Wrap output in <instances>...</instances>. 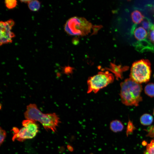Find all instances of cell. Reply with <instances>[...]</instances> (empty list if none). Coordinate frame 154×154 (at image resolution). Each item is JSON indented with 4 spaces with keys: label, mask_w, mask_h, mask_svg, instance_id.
I'll return each instance as SVG.
<instances>
[{
    "label": "cell",
    "mask_w": 154,
    "mask_h": 154,
    "mask_svg": "<svg viewBox=\"0 0 154 154\" xmlns=\"http://www.w3.org/2000/svg\"><path fill=\"white\" fill-rule=\"evenodd\" d=\"M110 127L113 132L116 133L121 131L123 129L124 126L120 121L116 119L110 122Z\"/></svg>",
    "instance_id": "obj_10"
},
{
    "label": "cell",
    "mask_w": 154,
    "mask_h": 154,
    "mask_svg": "<svg viewBox=\"0 0 154 154\" xmlns=\"http://www.w3.org/2000/svg\"><path fill=\"white\" fill-rule=\"evenodd\" d=\"M0 144L1 145L3 142L6 136V131L1 127L0 128Z\"/></svg>",
    "instance_id": "obj_18"
},
{
    "label": "cell",
    "mask_w": 154,
    "mask_h": 154,
    "mask_svg": "<svg viewBox=\"0 0 154 154\" xmlns=\"http://www.w3.org/2000/svg\"><path fill=\"white\" fill-rule=\"evenodd\" d=\"M142 144L144 145H147V143L145 141H143L142 142Z\"/></svg>",
    "instance_id": "obj_22"
},
{
    "label": "cell",
    "mask_w": 154,
    "mask_h": 154,
    "mask_svg": "<svg viewBox=\"0 0 154 154\" xmlns=\"http://www.w3.org/2000/svg\"><path fill=\"white\" fill-rule=\"evenodd\" d=\"M145 94L150 97H154V83H150L146 85L144 88Z\"/></svg>",
    "instance_id": "obj_15"
},
{
    "label": "cell",
    "mask_w": 154,
    "mask_h": 154,
    "mask_svg": "<svg viewBox=\"0 0 154 154\" xmlns=\"http://www.w3.org/2000/svg\"><path fill=\"white\" fill-rule=\"evenodd\" d=\"M72 68L70 66H66L64 69V70L66 74H69L72 71Z\"/></svg>",
    "instance_id": "obj_20"
},
{
    "label": "cell",
    "mask_w": 154,
    "mask_h": 154,
    "mask_svg": "<svg viewBox=\"0 0 154 154\" xmlns=\"http://www.w3.org/2000/svg\"><path fill=\"white\" fill-rule=\"evenodd\" d=\"M144 154H154V140H152L146 146Z\"/></svg>",
    "instance_id": "obj_16"
},
{
    "label": "cell",
    "mask_w": 154,
    "mask_h": 154,
    "mask_svg": "<svg viewBox=\"0 0 154 154\" xmlns=\"http://www.w3.org/2000/svg\"><path fill=\"white\" fill-rule=\"evenodd\" d=\"M114 77L109 71L99 72L97 74L88 78L87 83V92L97 93L101 89L113 82Z\"/></svg>",
    "instance_id": "obj_5"
},
{
    "label": "cell",
    "mask_w": 154,
    "mask_h": 154,
    "mask_svg": "<svg viewBox=\"0 0 154 154\" xmlns=\"http://www.w3.org/2000/svg\"><path fill=\"white\" fill-rule=\"evenodd\" d=\"M92 27L91 23L85 18L75 17L67 21L64 29L70 35L84 36L90 32Z\"/></svg>",
    "instance_id": "obj_4"
},
{
    "label": "cell",
    "mask_w": 154,
    "mask_h": 154,
    "mask_svg": "<svg viewBox=\"0 0 154 154\" xmlns=\"http://www.w3.org/2000/svg\"><path fill=\"white\" fill-rule=\"evenodd\" d=\"M152 25L149 21L147 19L143 21L142 23L143 27L147 30L149 29Z\"/></svg>",
    "instance_id": "obj_19"
},
{
    "label": "cell",
    "mask_w": 154,
    "mask_h": 154,
    "mask_svg": "<svg viewBox=\"0 0 154 154\" xmlns=\"http://www.w3.org/2000/svg\"><path fill=\"white\" fill-rule=\"evenodd\" d=\"M120 85L119 95L122 103L128 106H138L142 100L141 95L142 87L141 84L130 78L125 79Z\"/></svg>",
    "instance_id": "obj_2"
},
{
    "label": "cell",
    "mask_w": 154,
    "mask_h": 154,
    "mask_svg": "<svg viewBox=\"0 0 154 154\" xmlns=\"http://www.w3.org/2000/svg\"><path fill=\"white\" fill-rule=\"evenodd\" d=\"M141 124L143 125H149L152 123L153 117L152 116L149 114H145L142 115L140 119Z\"/></svg>",
    "instance_id": "obj_12"
},
{
    "label": "cell",
    "mask_w": 154,
    "mask_h": 154,
    "mask_svg": "<svg viewBox=\"0 0 154 154\" xmlns=\"http://www.w3.org/2000/svg\"><path fill=\"white\" fill-rule=\"evenodd\" d=\"M131 18L133 22L136 24H139L144 19L143 16L137 10H135L132 12Z\"/></svg>",
    "instance_id": "obj_13"
},
{
    "label": "cell",
    "mask_w": 154,
    "mask_h": 154,
    "mask_svg": "<svg viewBox=\"0 0 154 154\" xmlns=\"http://www.w3.org/2000/svg\"><path fill=\"white\" fill-rule=\"evenodd\" d=\"M30 0H21L20 1L21 2L28 3Z\"/></svg>",
    "instance_id": "obj_21"
},
{
    "label": "cell",
    "mask_w": 154,
    "mask_h": 154,
    "mask_svg": "<svg viewBox=\"0 0 154 154\" xmlns=\"http://www.w3.org/2000/svg\"><path fill=\"white\" fill-rule=\"evenodd\" d=\"M5 3L7 8L9 9H13L17 5V1L15 0H7L5 1Z\"/></svg>",
    "instance_id": "obj_17"
},
{
    "label": "cell",
    "mask_w": 154,
    "mask_h": 154,
    "mask_svg": "<svg viewBox=\"0 0 154 154\" xmlns=\"http://www.w3.org/2000/svg\"><path fill=\"white\" fill-rule=\"evenodd\" d=\"M14 24V21L11 19L5 22H0V46L12 42V38L15 36L14 33L11 31Z\"/></svg>",
    "instance_id": "obj_7"
},
{
    "label": "cell",
    "mask_w": 154,
    "mask_h": 154,
    "mask_svg": "<svg viewBox=\"0 0 154 154\" xmlns=\"http://www.w3.org/2000/svg\"><path fill=\"white\" fill-rule=\"evenodd\" d=\"M151 69L149 60L141 59L134 62L131 66L130 78L139 84L146 83L150 80Z\"/></svg>",
    "instance_id": "obj_3"
},
{
    "label": "cell",
    "mask_w": 154,
    "mask_h": 154,
    "mask_svg": "<svg viewBox=\"0 0 154 154\" xmlns=\"http://www.w3.org/2000/svg\"><path fill=\"white\" fill-rule=\"evenodd\" d=\"M24 115L26 119L39 121L45 129L54 132L56 131L60 122L56 113L43 114L35 104H30L27 106Z\"/></svg>",
    "instance_id": "obj_1"
},
{
    "label": "cell",
    "mask_w": 154,
    "mask_h": 154,
    "mask_svg": "<svg viewBox=\"0 0 154 154\" xmlns=\"http://www.w3.org/2000/svg\"><path fill=\"white\" fill-rule=\"evenodd\" d=\"M147 43L148 44L149 49H153L154 47V25H152L148 32Z\"/></svg>",
    "instance_id": "obj_11"
},
{
    "label": "cell",
    "mask_w": 154,
    "mask_h": 154,
    "mask_svg": "<svg viewBox=\"0 0 154 154\" xmlns=\"http://www.w3.org/2000/svg\"><path fill=\"white\" fill-rule=\"evenodd\" d=\"M29 9L33 11H38L40 7V3L38 0H30L28 3Z\"/></svg>",
    "instance_id": "obj_14"
},
{
    "label": "cell",
    "mask_w": 154,
    "mask_h": 154,
    "mask_svg": "<svg viewBox=\"0 0 154 154\" xmlns=\"http://www.w3.org/2000/svg\"><path fill=\"white\" fill-rule=\"evenodd\" d=\"M127 68L128 67H122L121 66L117 65L114 63H111L110 67L107 68L106 69L113 73L117 79H118L122 78L123 72L127 70Z\"/></svg>",
    "instance_id": "obj_8"
},
{
    "label": "cell",
    "mask_w": 154,
    "mask_h": 154,
    "mask_svg": "<svg viewBox=\"0 0 154 154\" xmlns=\"http://www.w3.org/2000/svg\"><path fill=\"white\" fill-rule=\"evenodd\" d=\"M153 114L154 115V108L153 110Z\"/></svg>",
    "instance_id": "obj_23"
},
{
    "label": "cell",
    "mask_w": 154,
    "mask_h": 154,
    "mask_svg": "<svg viewBox=\"0 0 154 154\" xmlns=\"http://www.w3.org/2000/svg\"><path fill=\"white\" fill-rule=\"evenodd\" d=\"M23 127L19 130H15L12 137L13 141L17 140L23 141L34 137L38 131V127L35 121L26 119L22 122Z\"/></svg>",
    "instance_id": "obj_6"
},
{
    "label": "cell",
    "mask_w": 154,
    "mask_h": 154,
    "mask_svg": "<svg viewBox=\"0 0 154 154\" xmlns=\"http://www.w3.org/2000/svg\"><path fill=\"white\" fill-rule=\"evenodd\" d=\"M135 37L138 40L141 42L146 41L148 33L142 27H139L132 30Z\"/></svg>",
    "instance_id": "obj_9"
}]
</instances>
